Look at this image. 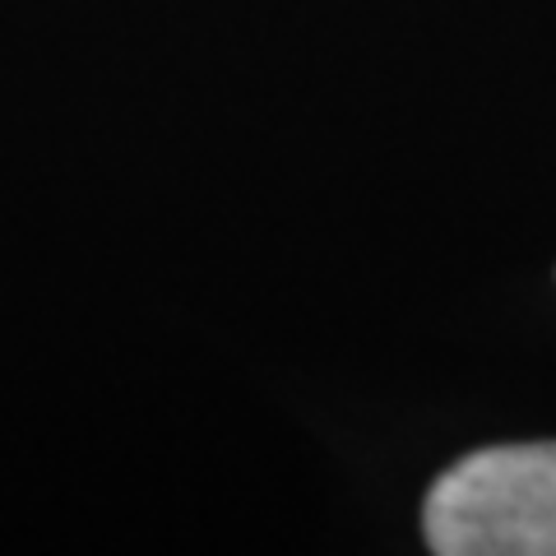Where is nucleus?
Listing matches in <instances>:
<instances>
[{
    "instance_id": "1",
    "label": "nucleus",
    "mask_w": 556,
    "mask_h": 556,
    "mask_svg": "<svg viewBox=\"0 0 556 556\" xmlns=\"http://www.w3.org/2000/svg\"><path fill=\"white\" fill-rule=\"evenodd\" d=\"M422 529L441 556H556V441L459 459L431 486Z\"/></svg>"
}]
</instances>
